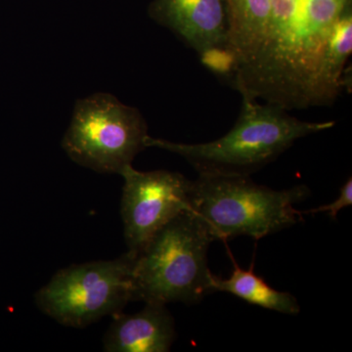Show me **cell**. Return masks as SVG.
Wrapping results in <instances>:
<instances>
[{
  "mask_svg": "<svg viewBox=\"0 0 352 352\" xmlns=\"http://www.w3.org/2000/svg\"><path fill=\"white\" fill-rule=\"evenodd\" d=\"M242 107L230 131L207 143L171 142L148 136L146 147L159 148L182 157L201 175L251 176L300 139L335 126V122H305L289 111L241 95Z\"/></svg>",
  "mask_w": 352,
  "mask_h": 352,
  "instance_id": "1",
  "label": "cell"
},
{
  "mask_svg": "<svg viewBox=\"0 0 352 352\" xmlns=\"http://www.w3.org/2000/svg\"><path fill=\"white\" fill-rule=\"evenodd\" d=\"M311 192L307 185L273 190L250 176L201 175L192 180L189 210L207 227L214 240L238 236L263 239L302 219L296 205Z\"/></svg>",
  "mask_w": 352,
  "mask_h": 352,
  "instance_id": "2",
  "label": "cell"
},
{
  "mask_svg": "<svg viewBox=\"0 0 352 352\" xmlns=\"http://www.w3.org/2000/svg\"><path fill=\"white\" fill-rule=\"evenodd\" d=\"M214 241L193 212L176 215L135 254L133 302H201L212 294L208 251Z\"/></svg>",
  "mask_w": 352,
  "mask_h": 352,
  "instance_id": "3",
  "label": "cell"
},
{
  "mask_svg": "<svg viewBox=\"0 0 352 352\" xmlns=\"http://www.w3.org/2000/svg\"><path fill=\"white\" fill-rule=\"evenodd\" d=\"M135 254L113 261L72 264L38 289L34 302L41 312L66 327L82 329L133 302Z\"/></svg>",
  "mask_w": 352,
  "mask_h": 352,
  "instance_id": "4",
  "label": "cell"
},
{
  "mask_svg": "<svg viewBox=\"0 0 352 352\" xmlns=\"http://www.w3.org/2000/svg\"><path fill=\"white\" fill-rule=\"evenodd\" d=\"M148 126L138 109L112 94L76 101L62 147L72 161L99 173L120 175L145 150Z\"/></svg>",
  "mask_w": 352,
  "mask_h": 352,
  "instance_id": "5",
  "label": "cell"
},
{
  "mask_svg": "<svg viewBox=\"0 0 352 352\" xmlns=\"http://www.w3.org/2000/svg\"><path fill=\"white\" fill-rule=\"evenodd\" d=\"M120 201L127 252L138 254L168 222L189 210L191 180L168 170L139 171L129 166Z\"/></svg>",
  "mask_w": 352,
  "mask_h": 352,
  "instance_id": "6",
  "label": "cell"
},
{
  "mask_svg": "<svg viewBox=\"0 0 352 352\" xmlns=\"http://www.w3.org/2000/svg\"><path fill=\"white\" fill-rule=\"evenodd\" d=\"M152 20L196 51L201 63L226 50V0H153Z\"/></svg>",
  "mask_w": 352,
  "mask_h": 352,
  "instance_id": "7",
  "label": "cell"
},
{
  "mask_svg": "<svg viewBox=\"0 0 352 352\" xmlns=\"http://www.w3.org/2000/svg\"><path fill=\"white\" fill-rule=\"evenodd\" d=\"M113 317L104 336V351L168 352L175 342V318L166 305L147 302L138 314Z\"/></svg>",
  "mask_w": 352,
  "mask_h": 352,
  "instance_id": "8",
  "label": "cell"
},
{
  "mask_svg": "<svg viewBox=\"0 0 352 352\" xmlns=\"http://www.w3.org/2000/svg\"><path fill=\"white\" fill-rule=\"evenodd\" d=\"M226 50L233 61L234 78L252 61L263 43L272 0H226Z\"/></svg>",
  "mask_w": 352,
  "mask_h": 352,
  "instance_id": "9",
  "label": "cell"
},
{
  "mask_svg": "<svg viewBox=\"0 0 352 352\" xmlns=\"http://www.w3.org/2000/svg\"><path fill=\"white\" fill-rule=\"evenodd\" d=\"M212 294L223 292L237 296L245 302L272 310L279 314L292 315L300 314V307L298 300L287 292L273 289L252 270H243L238 264L234 263L232 274L226 279L212 275Z\"/></svg>",
  "mask_w": 352,
  "mask_h": 352,
  "instance_id": "10",
  "label": "cell"
},
{
  "mask_svg": "<svg viewBox=\"0 0 352 352\" xmlns=\"http://www.w3.org/2000/svg\"><path fill=\"white\" fill-rule=\"evenodd\" d=\"M352 205V179L349 177L346 183L340 188V195L332 203L328 205L321 206V207L311 208V210H305L302 214H316L320 212H327L329 217L332 219H336L338 214L342 208L351 207Z\"/></svg>",
  "mask_w": 352,
  "mask_h": 352,
  "instance_id": "11",
  "label": "cell"
}]
</instances>
